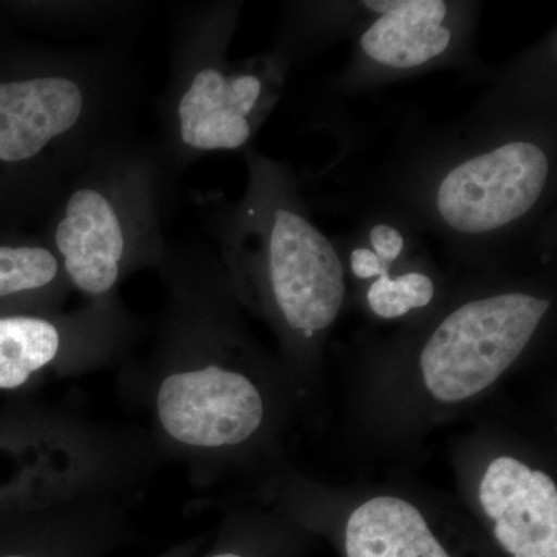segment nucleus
Returning a JSON list of instances; mask_svg holds the SVG:
<instances>
[{"mask_svg": "<svg viewBox=\"0 0 557 557\" xmlns=\"http://www.w3.org/2000/svg\"><path fill=\"white\" fill-rule=\"evenodd\" d=\"M138 86L120 36L39 47L0 76V171L22 209L46 218L84 164L134 129Z\"/></svg>", "mask_w": 557, "mask_h": 557, "instance_id": "f257e3e1", "label": "nucleus"}, {"mask_svg": "<svg viewBox=\"0 0 557 557\" xmlns=\"http://www.w3.org/2000/svg\"><path fill=\"white\" fill-rule=\"evenodd\" d=\"M178 182L153 138L132 129L102 146L46 215L42 240L70 287L89 300L115 298L132 273L159 269Z\"/></svg>", "mask_w": 557, "mask_h": 557, "instance_id": "f03ea898", "label": "nucleus"}, {"mask_svg": "<svg viewBox=\"0 0 557 557\" xmlns=\"http://www.w3.org/2000/svg\"><path fill=\"white\" fill-rule=\"evenodd\" d=\"M230 20L218 7H189L172 21L170 75L152 138L178 180L207 153L244 148L276 98L281 65L274 58L226 62Z\"/></svg>", "mask_w": 557, "mask_h": 557, "instance_id": "7ed1b4c3", "label": "nucleus"}, {"mask_svg": "<svg viewBox=\"0 0 557 557\" xmlns=\"http://www.w3.org/2000/svg\"><path fill=\"white\" fill-rule=\"evenodd\" d=\"M226 228L228 255L247 273L259 271L285 324L306 336L327 329L344 302V271L333 245L309 220L259 186Z\"/></svg>", "mask_w": 557, "mask_h": 557, "instance_id": "20e7f679", "label": "nucleus"}, {"mask_svg": "<svg viewBox=\"0 0 557 557\" xmlns=\"http://www.w3.org/2000/svg\"><path fill=\"white\" fill-rule=\"evenodd\" d=\"M156 369L153 417L177 453L239 446L262 426L265 403L258 386L237 370L197 361L166 314Z\"/></svg>", "mask_w": 557, "mask_h": 557, "instance_id": "39448f33", "label": "nucleus"}, {"mask_svg": "<svg viewBox=\"0 0 557 557\" xmlns=\"http://www.w3.org/2000/svg\"><path fill=\"white\" fill-rule=\"evenodd\" d=\"M549 306L547 299L507 293L458 307L421 351L432 397L465 401L493 386L533 338Z\"/></svg>", "mask_w": 557, "mask_h": 557, "instance_id": "423d86ee", "label": "nucleus"}, {"mask_svg": "<svg viewBox=\"0 0 557 557\" xmlns=\"http://www.w3.org/2000/svg\"><path fill=\"white\" fill-rule=\"evenodd\" d=\"M132 321L116 298L89 300L83 309L0 317V388L14 391L46 370L86 368L119 354Z\"/></svg>", "mask_w": 557, "mask_h": 557, "instance_id": "0eeeda50", "label": "nucleus"}, {"mask_svg": "<svg viewBox=\"0 0 557 557\" xmlns=\"http://www.w3.org/2000/svg\"><path fill=\"white\" fill-rule=\"evenodd\" d=\"M548 172V157L539 146L508 143L446 175L437 194L440 215L465 234L502 228L536 205Z\"/></svg>", "mask_w": 557, "mask_h": 557, "instance_id": "6e6552de", "label": "nucleus"}, {"mask_svg": "<svg viewBox=\"0 0 557 557\" xmlns=\"http://www.w3.org/2000/svg\"><path fill=\"white\" fill-rule=\"evenodd\" d=\"M479 500L505 556L557 557V487L548 474L497 457L480 482Z\"/></svg>", "mask_w": 557, "mask_h": 557, "instance_id": "1a4fd4ad", "label": "nucleus"}, {"mask_svg": "<svg viewBox=\"0 0 557 557\" xmlns=\"http://www.w3.org/2000/svg\"><path fill=\"white\" fill-rule=\"evenodd\" d=\"M346 557H457L420 509L397 497H375L351 512L344 528Z\"/></svg>", "mask_w": 557, "mask_h": 557, "instance_id": "9d476101", "label": "nucleus"}, {"mask_svg": "<svg viewBox=\"0 0 557 557\" xmlns=\"http://www.w3.org/2000/svg\"><path fill=\"white\" fill-rule=\"evenodd\" d=\"M445 17L446 3L442 0H399L362 35V49L388 67L426 64L449 47L450 32L443 27Z\"/></svg>", "mask_w": 557, "mask_h": 557, "instance_id": "9b49d317", "label": "nucleus"}, {"mask_svg": "<svg viewBox=\"0 0 557 557\" xmlns=\"http://www.w3.org/2000/svg\"><path fill=\"white\" fill-rule=\"evenodd\" d=\"M70 292L60 259L46 242L0 244V300L22 298L36 309H61Z\"/></svg>", "mask_w": 557, "mask_h": 557, "instance_id": "f8f14e48", "label": "nucleus"}, {"mask_svg": "<svg viewBox=\"0 0 557 557\" xmlns=\"http://www.w3.org/2000/svg\"><path fill=\"white\" fill-rule=\"evenodd\" d=\"M30 20L51 35H106L126 32L139 21L145 5L126 0H50L25 3Z\"/></svg>", "mask_w": 557, "mask_h": 557, "instance_id": "ddd939ff", "label": "nucleus"}, {"mask_svg": "<svg viewBox=\"0 0 557 557\" xmlns=\"http://www.w3.org/2000/svg\"><path fill=\"white\" fill-rule=\"evenodd\" d=\"M434 284L424 274L409 273L395 278L383 274L370 287L368 300L380 318L394 319L426 307L434 298Z\"/></svg>", "mask_w": 557, "mask_h": 557, "instance_id": "4468645a", "label": "nucleus"}, {"mask_svg": "<svg viewBox=\"0 0 557 557\" xmlns=\"http://www.w3.org/2000/svg\"><path fill=\"white\" fill-rule=\"evenodd\" d=\"M370 242H372L375 255L379 256L384 265L394 262L401 255L405 240L398 230L387 225H379L370 233Z\"/></svg>", "mask_w": 557, "mask_h": 557, "instance_id": "2eb2a0df", "label": "nucleus"}, {"mask_svg": "<svg viewBox=\"0 0 557 557\" xmlns=\"http://www.w3.org/2000/svg\"><path fill=\"white\" fill-rule=\"evenodd\" d=\"M351 271L361 278L380 277L387 274V265L370 249L358 248L351 252Z\"/></svg>", "mask_w": 557, "mask_h": 557, "instance_id": "dca6fc26", "label": "nucleus"}, {"mask_svg": "<svg viewBox=\"0 0 557 557\" xmlns=\"http://www.w3.org/2000/svg\"><path fill=\"white\" fill-rule=\"evenodd\" d=\"M209 557H248L245 553L236 552V549H225V552L215 553Z\"/></svg>", "mask_w": 557, "mask_h": 557, "instance_id": "f3484780", "label": "nucleus"}, {"mask_svg": "<svg viewBox=\"0 0 557 557\" xmlns=\"http://www.w3.org/2000/svg\"><path fill=\"white\" fill-rule=\"evenodd\" d=\"M0 557H36V556H32V555H3V556H0Z\"/></svg>", "mask_w": 557, "mask_h": 557, "instance_id": "a211bd4d", "label": "nucleus"}]
</instances>
